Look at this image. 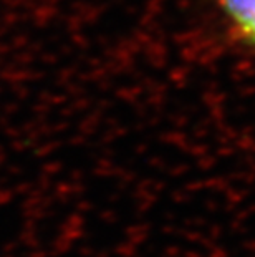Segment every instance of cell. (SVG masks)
I'll return each instance as SVG.
<instances>
[{"label":"cell","mask_w":255,"mask_h":257,"mask_svg":"<svg viewBox=\"0 0 255 257\" xmlns=\"http://www.w3.org/2000/svg\"><path fill=\"white\" fill-rule=\"evenodd\" d=\"M237 37L255 48V0H217Z\"/></svg>","instance_id":"obj_1"}]
</instances>
